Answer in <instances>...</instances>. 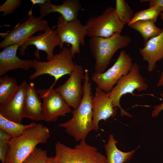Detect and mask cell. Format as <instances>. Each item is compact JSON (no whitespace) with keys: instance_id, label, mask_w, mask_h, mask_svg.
<instances>
[{"instance_id":"cell-12","label":"cell","mask_w":163,"mask_h":163,"mask_svg":"<svg viewBox=\"0 0 163 163\" xmlns=\"http://www.w3.org/2000/svg\"><path fill=\"white\" fill-rule=\"evenodd\" d=\"M83 73L82 66L76 65L65 82L55 89L69 106L74 109L77 108L82 99L83 88L82 81L85 78Z\"/></svg>"},{"instance_id":"cell-1","label":"cell","mask_w":163,"mask_h":163,"mask_svg":"<svg viewBox=\"0 0 163 163\" xmlns=\"http://www.w3.org/2000/svg\"><path fill=\"white\" fill-rule=\"evenodd\" d=\"M83 86V94L79 106L71 112L72 118L59 125L65 129V131L77 141L85 140L89 133L94 130L93 121L91 101V84L88 70L85 71Z\"/></svg>"},{"instance_id":"cell-10","label":"cell","mask_w":163,"mask_h":163,"mask_svg":"<svg viewBox=\"0 0 163 163\" xmlns=\"http://www.w3.org/2000/svg\"><path fill=\"white\" fill-rule=\"evenodd\" d=\"M58 25L55 30L60 40L61 49L66 43L71 45L70 49L74 56L76 53H80V45L85 44V38L87 35L85 26L82 24L78 19L67 21L61 16L57 20Z\"/></svg>"},{"instance_id":"cell-17","label":"cell","mask_w":163,"mask_h":163,"mask_svg":"<svg viewBox=\"0 0 163 163\" xmlns=\"http://www.w3.org/2000/svg\"><path fill=\"white\" fill-rule=\"evenodd\" d=\"M38 5L40 16L43 17L51 13L57 12L67 21L77 19L78 12L81 7L78 0H66L59 5H53L50 2Z\"/></svg>"},{"instance_id":"cell-7","label":"cell","mask_w":163,"mask_h":163,"mask_svg":"<svg viewBox=\"0 0 163 163\" xmlns=\"http://www.w3.org/2000/svg\"><path fill=\"white\" fill-rule=\"evenodd\" d=\"M133 64L130 56L125 51L121 50L117 60L110 68L102 73L93 72L91 80L97 85V87L109 93L118 80L129 72Z\"/></svg>"},{"instance_id":"cell-15","label":"cell","mask_w":163,"mask_h":163,"mask_svg":"<svg viewBox=\"0 0 163 163\" xmlns=\"http://www.w3.org/2000/svg\"><path fill=\"white\" fill-rule=\"evenodd\" d=\"M93 124L94 130L99 129L98 123L101 120H106L114 117L117 113L108 93L97 87L94 96L91 101Z\"/></svg>"},{"instance_id":"cell-32","label":"cell","mask_w":163,"mask_h":163,"mask_svg":"<svg viewBox=\"0 0 163 163\" xmlns=\"http://www.w3.org/2000/svg\"><path fill=\"white\" fill-rule=\"evenodd\" d=\"M30 1L33 5V6L36 4L42 5L47 2H51V1L48 0H31Z\"/></svg>"},{"instance_id":"cell-16","label":"cell","mask_w":163,"mask_h":163,"mask_svg":"<svg viewBox=\"0 0 163 163\" xmlns=\"http://www.w3.org/2000/svg\"><path fill=\"white\" fill-rule=\"evenodd\" d=\"M19 45L15 44L5 47L0 53V76L8 71L21 69L27 71L32 67V60H23L17 55Z\"/></svg>"},{"instance_id":"cell-30","label":"cell","mask_w":163,"mask_h":163,"mask_svg":"<svg viewBox=\"0 0 163 163\" xmlns=\"http://www.w3.org/2000/svg\"><path fill=\"white\" fill-rule=\"evenodd\" d=\"M161 96L163 99V93L160 94ZM163 110V101L160 104L154 107V109L152 112L151 116L153 117H157L160 113Z\"/></svg>"},{"instance_id":"cell-14","label":"cell","mask_w":163,"mask_h":163,"mask_svg":"<svg viewBox=\"0 0 163 163\" xmlns=\"http://www.w3.org/2000/svg\"><path fill=\"white\" fill-rule=\"evenodd\" d=\"M27 85L26 81L18 85L12 96L0 105V114L10 120L22 123Z\"/></svg>"},{"instance_id":"cell-9","label":"cell","mask_w":163,"mask_h":163,"mask_svg":"<svg viewBox=\"0 0 163 163\" xmlns=\"http://www.w3.org/2000/svg\"><path fill=\"white\" fill-rule=\"evenodd\" d=\"M47 20L41 16L36 17L32 11L28 12L27 19L24 22L18 24L8 33L0 43V48H4L9 46L18 44L20 46L27 40L38 31H44L48 26Z\"/></svg>"},{"instance_id":"cell-27","label":"cell","mask_w":163,"mask_h":163,"mask_svg":"<svg viewBox=\"0 0 163 163\" xmlns=\"http://www.w3.org/2000/svg\"><path fill=\"white\" fill-rule=\"evenodd\" d=\"M21 0H7L0 6V11L3 12V16L12 14L20 6Z\"/></svg>"},{"instance_id":"cell-20","label":"cell","mask_w":163,"mask_h":163,"mask_svg":"<svg viewBox=\"0 0 163 163\" xmlns=\"http://www.w3.org/2000/svg\"><path fill=\"white\" fill-rule=\"evenodd\" d=\"M117 141L113 135H109L107 142L104 145L107 163H125L132 158L136 149L128 152H123L119 150L116 146Z\"/></svg>"},{"instance_id":"cell-4","label":"cell","mask_w":163,"mask_h":163,"mask_svg":"<svg viewBox=\"0 0 163 163\" xmlns=\"http://www.w3.org/2000/svg\"><path fill=\"white\" fill-rule=\"evenodd\" d=\"M74 56L70 48L64 47L59 53L54 55L53 58L47 62H41L34 59L32 60V68L35 72L29 77L33 80L44 74H48L55 78L54 82L50 86L53 87L57 81L63 76L70 75L76 68V66L73 61Z\"/></svg>"},{"instance_id":"cell-13","label":"cell","mask_w":163,"mask_h":163,"mask_svg":"<svg viewBox=\"0 0 163 163\" xmlns=\"http://www.w3.org/2000/svg\"><path fill=\"white\" fill-rule=\"evenodd\" d=\"M44 32L43 33H40L37 36H32L25 41L19 48L20 55H24L27 46L29 45H34L37 50V52L35 53V56L37 57L39 50H43L46 53L47 60H51L54 55V48L58 46L61 48V42L55 30H53L48 26Z\"/></svg>"},{"instance_id":"cell-34","label":"cell","mask_w":163,"mask_h":163,"mask_svg":"<svg viewBox=\"0 0 163 163\" xmlns=\"http://www.w3.org/2000/svg\"><path fill=\"white\" fill-rule=\"evenodd\" d=\"M46 163H58L55 157H48Z\"/></svg>"},{"instance_id":"cell-28","label":"cell","mask_w":163,"mask_h":163,"mask_svg":"<svg viewBox=\"0 0 163 163\" xmlns=\"http://www.w3.org/2000/svg\"><path fill=\"white\" fill-rule=\"evenodd\" d=\"M9 149L8 143L0 141V160L2 163H5Z\"/></svg>"},{"instance_id":"cell-19","label":"cell","mask_w":163,"mask_h":163,"mask_svg":"<svg viewBox=\"0 0 163 163\" xmlns=\"http://www.w3.org/2000/svg\"><path fill=\"white\" fill-rule=\"evenodd\" d=\"M33 82L28 84L24 101L23 117L32 120H44L43 103Z\"/></svg>"},{"instance_id":"cell-23","label":"cell","mask_w":163,"mask_h":163,"mask_svg":"<svg viewBox=\"0 0 163 163\" xmlns=\"http://www.w3.org/2000/svg\"><path fill=\"white\" fill-rule=\"evenodd\" d=\"M18 86L16 80L13 77L7 75L0 77V105L12 96Z\"/></svg>"},{"instance_id":"cell-2","label":"cell","mask_w":163,"mask_h":163,"mask_svg":"<svg viewBox=\"0 0 163 163\" xmlns=\"http://www.w3.org/2000/svg\"><path fill=\"white\" fill-rule=\"evenodd\" d=\"M50 136L49 129L41 123H37L26 129L21 135L13 137L8 142L5 163H21L37 145L46 143Z\"/></svg>"},{"instance_id":"cell-8","label":"cell","mask_w":163,"mask_h":163,"mask_svg":"<svg viewBox=\"0 0 163 163\" xmlns=\"http://www.w3.org/2000/svg\"><path fill=\"white\" fill-rule=\"evenodd\" d=\"M124 25L118 18L115 8L110 7L100 15L89 18L85 25L87 35L90 38H107L116 33L121 34Z\"/></svg>"},{"instance_id":"cell-11","label":"cell","mask_w":163,"mask_h":163,"mask_svg":"<svg viewBox=\"0 0 163 163\" xmlns=\"http://www.w3.org/2000/svg\"><path fill=\"white\" fill-rule=\"evenodd\" d=\"M43 100L44 121L55 122L59 116H65L71 113L70 107L61 95L53 87L37 90Z\"/></svg>"},{"instance_id":"cell-33","label":"cell","mask_w":163,"mask_h":163,"mask_svg":"<svg viewBox=\"0 0 163 163\" xmlns=\"http://www.w3.org/2000/svg\"><path fill=\"white\" fill-rule=\"evenodd\" d=\"M156 86L157 87L163 86V71L161 73Z\"/></svg>"},{"instance_id":"cell-18","label":"cell","mask_w":163,"mask_h":163,"mask_svg":"<svg viewBox=\"0 0 163 163\" xmlns=\"http://www.w3.org/2000/svg\"><path fill=\"white\" fill-rule=\"evenodd\" d=\"M139 51L143 60L148 63V71H153L157 62L163 59V30L158 36L144 43V47L139 49Z\"/></svg>"},{"instance_id":"cell-6","label":"cell","mask_w":163,"mask_h":163,"mask_svg":"<svg viewBox=\"0 0 163 163\" xmlns=\"http://www.w3.org/2000/svg\"><path fill=\"white\" fill-rule=\"evenodd\" d=\"M149 87L145 79L140 73L139 66L135 62L129 72L122 76L108 93L113 107H118L120 109V115L132 117V116L124 110L120 105L122 96L127 94L133 95L135 90L139 92L145 91Z\"/></svg>"},{"instance_id":"cell-5","label":"cell","mask_w":163,"mask_h":163,"mask_svg":"<svg viewBox=\"0 0 163 163\" xmlns=\"http://www.w3.org/2000/svg\"><path fill=\"white\" fill-rule=\"evenodd\" d=\"M55 149L58 163H107L106 157L85 140L81 141L73 148L57 142Z\"/></svg>"},{"instance_id":"cell-35","label":"cell","mask_w":163,"mask_h":163,"mask_svg":"<svg viewBox=\"0 0 163 163\" xmlns=\"http://www.w3.org/2000/svg\"><path fill=\"white\" fill-rule=\"evenodd\" d=\"M161 19L163 22V11L159 15Z\"/></svg>"},{"instance_id":"cell-26","label":"cell","mask_w":163,"mask_h":163,"mask_svg":"<svg viewBox=\"0 0 163 163\" xmlns=\"http://www.w3.org/2000/svg\"><path fill=\"white\" fill-rule=\"evenodd\" d=\"M48 158L46 150L36 147L21 163H46Z\"/></svg>"},{"instance_id":"cell-3","label":"cell","mask_w":163,"mask_h":163,"mask_svg":"<svg viewBox=\"0 0 163 163\" xmlns=\"http://www.w3.org/2000/svg\"><path fill=\"white\" fill-rule=\"evenodd\" d=\"M131 41L130 37L120 33L107 38H90L89 46L95 60V72L102 73L105 72L116 52L127 46Z\"/></svg>"},{"instance_id":"cell-31","label":"cell","mask_w":163,"mask_h":163,"mask_svg":"<svg viewBox=\"0 0 163 163\" xmlns=\"http://www.w3.org/2000/svg\"><path fill=\"white\" fill-rule=\"evenodd\" d=\"M13 137L11 135L0 129V141L8 143Z\"/></svg>"},{"instance_id":"cell-22","label":"cell","mask_w":163,"mask_h":163,"mask_svg":"<svg viewBox=\"0 0 163 163\" xmlns=\"http://www.w3.org/2000/svg\"><path fill=\"white\" fill-rule=\"evenodd\" d=\"M36 124L32 122L28 125H23L10 120L0 114V129L11 135L13 137L20 136L25 129Z\"/></svg>"},{"instance_id":"cell-21","label":"cell","mask_w":163,"mask_h":163,"mask_svg":"<svg viewBox=\"0 0 163 163\" xmlns=\"http://www.w3.org/2000/svg\"><path fill=\"white\" fill-rule=\"evenodd\" d=\"M155 22L152 20L139 21L128 26L140 33L145 43L159 35L163 30V29L157 27Z\"/></svg>"},{"instance_id":"cell-25","label":"cell","mask_w":163,"mask_h":163,"mask_svg":"<svg viewBox=\"0 0 163 163\" xmlns=\"http://www.w3.org/2000/svg\"><path fill=\"white\" fill-rule=\"evenodd\" d=\"M161 12V9L156 6L139 11L134 14L133 19L128 25L139 21L152 20L155 22Z\"/></svg>"},{"instance_id":"cell-24","label":"cell","mask_w":163,"mask_h":163,"mask_svg":"<svg viewBox=\"0 0 163 163\" xmlns=\"http://www.w3.org/2000/svg\"><path fill=\"white\" fill-rule=\"evenodd\" d=\"M115 2V11L118 18L124 24H128L133 16V10L124 0H116Z\"/></svg>"},{"instance_id":"cell-29","label":"cell","mask_w":163,"mask_h":163,"mask_svg":"<svg viewBox=\"0 0 163 163\" xmlns=\"http://www.w3.org/2000/svg\"><path fill=\"white\" fill-rule=\"evenodd\" d=\"M149 2V7H151L156 6L160 8L163 11V0H142L140 1V2Z\"/></svg>"}]
</instances>
